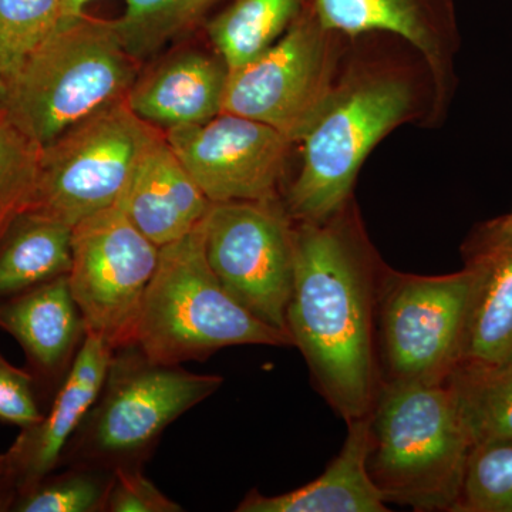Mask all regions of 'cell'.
<instances>
[{
  "instance_id": "obj_1",
  "label": "cell",
  "mask_w": 512,
  "mask_h": 512,
  "mask_svg": "<svg viewBox=\"0 0 512 512\" xmlns=\"http://www.w3.org/2000/svg\"><path fill=\"white\" fill-rule=\"evenodd\" d=\"M386 266L353 200L325 220L295 222L286 326L316 390L346 424L369 416L382 386L376 308Z\"/></svg>"
},
{
  "instance_id": "obj_2",
  "label": "cell",
  "mask_w": 512,
  "mask_h": 512,
  "mask_svg": "<svg viewBox=\"0 0 512 512\" xmlns=\"http://www.w3.org/2000/svg\"><path fill=\"white\" fill-rule=\"evenodd\" d=\"M421 86L409 67L387 59H350L332 94L299 140L298 173L282 192L292 221H319L353 200L357 174L394 128L419 116Z\"/></svg>"
},
{
  "instance_id": "obj_3",
  "label": "cell",
  "mask_w": 512,
  "mask_h": 512,
  "mask_svg": "<svg viewBox=\"0 0 512 512\" xmlns=\"http://www.w3.org/2000/svg\"><path fill=\"white\" fill-rule=\"evenodd\" d=\"M473 443L444 383H384L369 414L367 471L386 504L454 512Z\"/></svg>"
},
{
  "instance_id": "obj_4",
  "label": "cell",
  "mask_w": 512,
  "mask_h": 512,
  "mask_svg": "<svg viewBox=\"0 0 512 512\" xmlns=\"http://www.w3.org/2000/svg\"><path fill=\"white\" fill-rule=\"evenodd\" d=\"M140 73L117 20L77 16L36 47L6 82L3 114L37 146L109 104L126 99Z\"/></svg>"
},
{
  "instance_id": "obj_5",
  "label": "cell",
  "mask_w": 512,
  "mask_h": 512,
  "mask_svg": "<svg viewBox=\"0 0 512 512\" xmlns=\"http://www.w3.org/2000/svg\"><path fill=\"white\" fill-rule=\"evenodd\" d=\"M136 345L153 362L184 365L205 362L232 346L293 348V340L255 318L222 286L208 264L202 220L190 234L160 248Z\"/></svg>"
},
{
  "instance_id": "obj_6",
  "label": "cell",
  "mask_w": 512,
  "mask_h": 512,
  "mask_svg": "<svg viewBox=\"0 0 512 512\" xmlns=\"http://www.w3.org/2000/svg\"><path fill=\"white\" fill-rule=\"evenodd\" d=\"M224 379L148 359L136 343L116 349L92 409L64 450L60 467H144L164 431Z\"/></svg>"
},
{
  "instance_id": "obj_7",
  "label": "cell",
  "mask_w": 512,
  "mask_h": 512,
  "mask_svg": "<svg viewBox=\"0 0 512 512\" xmlns=\"http://www.w3.org/2000/svg\"><path fill=\"white\" fill-rule=\"evenodd\" d=\"M164 136L128 107H103L40 147L35 195L28 211L74 227L113 207L138 161Z\"/></svg>"
},
{
  "instance_id": "obj_8",
  "label": "cell",
  "mask_w": 512,
  "mask_h": 512,
  "mask_svg": "<svg viewBox=\"0 0 512 512\" xmlns=\"http://www.w3.org/2000/svg\"><path fill=\"white\" fill-rule=\"evenodd\" d=\"M471 272L414 275L384 269L376 308L380 382L444 383L463 357Z\"/></svg>"
},
{
  "instance_id": "obj_9",
  "label": "cell",
  "mask_w": 512,
  "mask_h": 512,
  "mask_svg": "<svg viewBox=\"0 0 512 512\" xmlns=\"http://www.w3.org/2000/svg\"><path fill=\"white\" fill-rule=\"evenodd\" d=\"M346 42L309 3L274 46L229 70L222 111L268 124L298 144L332 94Z\"/></svg>"
},
{
  "instance_id": "obj_10",
  "label": "cell",
  "mask_w": 512,
  "mask_h": 512,
  "mask_svg": "<svg viewBox=\"0 0 512 512\" xmlns=\"http://www.w3.org/2000/svg\"><path fill=\"white\" fill-rule=\"evenodd\" d=\"M204 241L208 264L229 295L289 335L295 222L282 200L212 204L204 218Z\"/></svg>"
},
{
  "instance_id": "obj_11",
  "label": "cell",
  "mask_w": 512,
  "mask_h": 512,
  "mask_svg": "<svg viewBox=\"0 0 512 512\" xmlns=\"http://www.w3.org/2000/svg\"><path fill=\"white\" fill-rule=\"evenodd\" d=\"M69 284L87 332L111 349L136 343L160 248L117 205L74 225Z\"/></svg>"
},
{
  "instance_id": "obj_12",
  "label": "cell",
  "mask_w": 512,
  "mask_h": 512,
  "mask_svg": "<svg viewBox=\"0 0 512 512\" xmlns=\"http://www.w3.org/2000/svg\"><path fill=\"white\" fill-rule=\"evenodd\" d=\"M164 134L212 204L282 200L295 143L276 128L222 111L207 123Z\"/></svg>"
},
{
  "instance_id": "obj_13",
  "label": "cell",
  "mask_w": 512,
  "mask_h": 512,
  "mask_svg": "<svg viewBox=\"0 0 512 512\" xmlns=\"http://www.w3.org/2000/svg\"><path fill=\"white\" fill-rule=\"evenodd\" d=\"M320 22L348 40L394 37L417 53L429 73L433 111L443 113L456 86L460 35L454 0H311Z\"/></svg>"
},
{
  "instance_id": "obj_14",
  "label": "cell",
  "mask_w": 512,
  "mask_h": 512,
  "mask_svg": "<svg viewBox=\"0 0 512 512\" xmlns=\"http://www.w3.org/2000/svg\"><path fill=\"white\" fill-rule=\"evenodd\" d=\"M113 352L103 339L87 332L43 419L20 431L8 453L3 454L6 474L18 495L59 468L67 444L99 396Z\"/></svg>"
},
{
  "instance_id": "obj_15",
  "label": "cell",
  "mask_w": 512,
  "mask_h": 512,
  "mask_svg": "<svg viewBox=\"0 0 512 512\" xmlns=\"http://www.w3.org/2000/svg\"><path fill=\"white\" fill-rule=\"evenodd\" d=\"M0 329L22 346L47 410L87 336L69 275L0 301Z\"/></svg>"
},
{
  "instance_id": "obj_16",
  "label": "cell",
  "mask_w": 512,
  "mask_h": 512,
  "mask_svg": "<svg viewBox=\"0 0 512 512\" xmlns=\"http://www.w3.org/2000/svg\"><path fill=\"white\" fill-rule=\"evenodd\" d=\"M228 64L211 50L187 47L138 73L126 101L140 119L163 131L207 123L222 113Z\"/></svg>"
},
{
  "instance_id": "obj_17",
  "label": "cell",
  "mask_w": 512,
  "mask_h": 512,
  "mask_svg": "<svg viewBox=\"0 0 512 512\" xmlns=\"http://www.w3.org/2000/svg\"><path fill=\"white\" fill-rule=\"evenodd\" d=\"M463 258L471 295L461 362L507 359L512 356V229L498 218L478 225L464 244Z\"/></svg>"
},
{
  "instance_id": "obj_18",
  "label": "cell",
  "mask_w": 512,
  "mask_h": 512,
  "mask_svg": "<svg viewBox=\"0 0 512 512\" xmlns=\"http://www.w3.org/2000/svg\"><path fill=\"white\" fill-rule=\"evenodd\" d=\"M116 205L161 248L190 234L204 220L212 202L185 170L164 134L138 161Z\"/></svg>"
},
{
  "instance_id": "obj_19",
  "label": "cell",
  "mask_w": 512,
  "mask_h": 512,
  "mask_svg": "<svg viewBox=\"0 0 512 512\" xmlns=\"http://www.w3.org/2000/svg\"><path fill=\"white\" fill-rule=\"evenodd\" d=\"M369 416L348 423L338 456L316 480L289 493L265 495L251 490L238 512H386L390 511L367 471Z\"/></svg>"
},
{
  "instance_id": "obj_20",
  "label": "cell",
  "mask_w": 512,
  "mask_h": 512,
  "mask_svg": "<svg viewBox=\"0 0 512 512\" xmlns=\"http://www.w3.org/2000/svg\"><path fill=\"white\" fill-rule=\"evenodd\" d=\"M72 232L40 212L19 215L0 239V301L69 275Z\"/></svg>"
},
{
  "instance_id": "obj_21",
  "label": "cell",
  "mask_w": 512,
  "mask_h": 512,
  "mask_svg": "<svg viewBox=\"0 0 512 512\" xmlns=\"http://www.w3.org/2000/svg\"><path fill=\"white\" fill-rule=\"evenodd\" d=\"M311 0H228L205 23L208 42L229 70L251 63L274 46Z\"/></svg>"
},
{
  "instance_id": "obj_22",
  "label": "cell",
  "mask_w": 512,
  "mask_h": 512,
  "mask_svg": "<svg viewBox=\"0 0 512 512\" xmlns=\"http://www.w3.org/2000/svg\"><path fill=\"white\" fill-rule=\"evenodd\" d=\"M474 447L512 446V356L461 362L447 379Z\"/></svg>"
},
{
  "instance_id": "obj_23",
  "label": "cell",
  "mask_w": 512,
  "mask_h": 512,
  "mask_svg": "<svg viewBox=\"0 0 512 512\" xmlns=\"http://www.w3.org/2000/svg\"><path fill=\"white\" fill-rule=\"evenodd\" d=\"M228 0H126L117 20L121 39L138 62L207 23L211 13Z\"/></svg>"
},
{
  "instance_id": "obj_24",
  "label": "cell",
  "mask_w": 512,
  "mask_h": 512,
  "mask_svg": "<svg viewBox=\"0 0 512 512\" xmlns=\"http://www.w3.org/2000/svg\"><path fill=\"white\" fill-rule=\"evenodd\" d=\"M40 480L13 504L16 512H106L114 470L69 466Z\"/></svg>"
},
{
  "instance_id": "obj_25",
  "label": "cell",
  "mask_w": 512,
  "mask_h": 512,
  "mask_svg": "<svg viewBox=\"0 0 512 512\" xmlns=\"http://www.w3.org/2000/svg\"><path fill=\"white\" fill-rule=\"evenodd\" d=\"M63 0H0V79L15 76L56 29Z\"/></svg>"
},
{
  "instance_id": "obj_26",
  "label": "cell",
  "mask_w": 512,
  "mask_h": 512,
  "mask_svg": "<svg viewBox=\"0 0 512 512\" xmlns=\"http://www.w3.org/2000/svg\"><path fill=\"white\" fill-rule=\"evenodd\" d=\"M40 147L0 114V239L35 195Z\"/></svg>"
},
{
  "instance_id": "obj_27",
  "label": "cell",
  "mask_w": 512,
  "mask_h": 512,
  "mask_svg": "<svg viewBox=\"0 0 512 512\" xmlns=\"http://www.w3.org/2000/svg\"><path fill=\"white\" fill-rule=\"evenodd\" d=\"M454 512H512V446L474 447Z\"/></svg>"
},
{
  "instance_id": "obj_28",
  "label": "cell",
  "mask_w": 512,
  "mask_h": 512,
  "mask_svg": "<svg viewBox=\"0 0 512 512\" xmlns=\"http://www.w3.org/2000/svg\"><path fill=\"white\" fill-rule=\"evenodd\" d=\"M45 416L35 377L0 355V420L20 430L35 426Z\"/></svg>"
},
{
  "instance_id": "obj_29",
  "label": "cell",
  "mask_w": 512,
  "mask_h": 512,
  "mask_svg": "<svg viewBox=\"0 0 512 512\" xmlns=\"http://www.w3.org/2000/svg\"><path fill=\"white\" fill-rule=\"evenodd\" d=\"M184 508L167 497L143 467H117L106 512H180Z\"/></svg>"
},
{
  "instance_id": "obj_30",
  "label": "cell",
  "mask_w": 512,
  "mask_h": 512,
  "mask_svg": "<svg viewBox=\"0 0 512 512\" xmlns=\"http://www.w3.org/2000/svg\"><path fill=\"white\" fill-rule=\"evenodd\" d=\"M16 497L18 493L6 474L5 456L0 454V511L12 510Z\"/></svg>"
},
{
  "instance_id": "obj_31",
  "label": "cell",
  "mask_w": 512,
  "mask_h": 512,
  "mask_svg": "<svg viewBox=\"0 0 512 512\" xmlns=\"http://www.w3.org/2000/svg\"><path fill=\"white\" fill-rule=\"evenodd\" d=\"M92 2L93 0H63L62 10H60V19L57 26H59L60 23L66 22V20L83 15V13L86 12V6Z\"/></svg>"
},
{
  "instance_id": "obj_32",
  "label": "cell",
  "mask_w": 512,
  "mask_h": 512,
  "mask_svg": "<svg viewBox=\"0 0 512 512\" xmlns=\"http://www.w3.org/2000/svg\"><path fill=\"white\" fill-rule=\"evenodd\" d=\"M6 84L0 79V114H3V103H5Z\"/></svg>"
},
{
  "instance_id": "obj_33",
  "label": "cell",
  "mask_w": 512,
  "mask_h": 512,
  "mask_svg": "<svg viewBox=\"0 0 512 512\" xmlns=\"http://www.w3.org/2000/svg\"><path fill=\"white\" fill-rule=\"evenodd\" d=\"M498 220H500L504 227L512 229V210L508 212L507 215H503V217L498 218Z\"/></svg>"
}]
</instances>
